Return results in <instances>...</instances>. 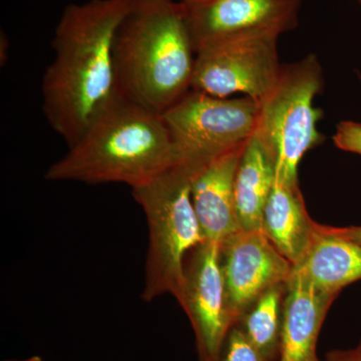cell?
<instances>
[{"label": "cell", "instance_id": "obj_23", "mask_svg": "<svg viewBox=\"0 0 361 361\" xmlns=\"http://www.w3.org/2000/svg\"><path fill=\"white\" fill-rule=\"evenodd\" d=\"M156 1H168V0H156Z\"/></svg>", "mask_w": 361, "mask_h": 361}, {"label": "cell", "instance_id": "obj_3", "mask_svg": "<svg viewBox=\"0 0 361 361\" xmlns=\"http://www.w3.org/2000/svg\"><path fill=\"white\" fill-rule=\"evenodd\" d=\"M178 164L163 116L120 99L99 116L63 158L47 169V180L144 186Z\"/></svg>", "mask_w": 361, "mask_h": 361}, {"label": "cell", "instance_id": "obj_20", "mask_svg": "<svg viewBox=\"0 0 361 361\" xmlns=\"http://www.w3.org/2000/svg\"><path fill=\"white\" fill-rule=\"evenodd\" d=\"M330 232L341 236L342 238L350 240L361 245V226H350V227H331L327 226Z\"/></svg>", "mask_w": 361, "mask_h": 361}, {"label": "cell", "instance_id": "obj_5", "mask_svg": "<svg viewBox=\"0 0 361 361\" xmlns=\"http://www.w3.org/2000/svg\"><path fill=\"white\" fill-rule=\"evenodd\" d=\"M322 70L314 54L283 66L274 89L260 106L255 134L276 166V180L298 185L304 155L322 141L317 129L322 111L313 106L322 87Z\"/></svg>", "mask_w": 361, "mask_h": 361}, {"label": "cell", "instance_id": "obj_8", "mask_svg": "<svg viewBox=\"0 0 361 361\" xmlns=\"http://www.w3.org/2000/svg\"><path fill=\"white\" fill-rule=\"evenodd\" d=\"M176 299L193 327L199 360L216 361L235 325L228 307L219 244L206 240L190 251Z\"/></svg>", "mask_w": 361, "mask_h": 361}, {"label": "cell", "instance_id": "obj_4", "mask_svg": "<svg viewBox=\"0 0 361 361\" xmlns=\"http://www.w3.org/2000/svg\"><path fill=\"white\" fill-rule=\"evenodd\" d=\"M195 175L175 165L148 184L132 189L149 228L142 298L151 302L164 294H179L186 256L206 241L192 201Z\"/></svg>", "mask_w": 361, "mask_h": 361}, {"label": "cell", "instance_id": "obj_6", "mask_svg": "<svg viewBox=\"0 0 361 361\" xmlns=\"http://www.w3.org/2000/svg\"><path fill=\"white\" fill-rule=\"evenodd\" d=\"M260 106L248 97H217L190 90L164 113L178 164L195 176L216 159L245 146L257 129Z\"/></svg>", "mask_w": 361, "mask_h": 361}, {"label": "cell", "instance_id": "obj_18", "mask_svg": "<svg viewBox=\"0 0 361 361\" xmlns=\"http://www.w3.org/2000/svg\"><path fill=\"white\" fill-rule=\"evenodd\" d=\"M334 145L342 151L361 155V123L343 121L337 125Z\"/></svg>", "mask_w": 361, "mask_h": 361}, {"label": "cell", "instance_id": "obj_14", "mask_svg": "<svg viewBox=\"0 0 361 361\" xmlns=\"http://www.w3.org/2000/svg\"><path fill=\"white\" fill-rule=\"evenodd\" d=\"M316 225L306 211L298 185L275 180L263 213L261 231L292 265L298 264L310 250Z\"/></svg>", "mask_w": 361, "mask_h": 361}, {"label": "cell", "instance_id": "obj_16", "mask_svg": "<svg viewBox=\"0 0 361 361\" xmlns=\"http://www.w3.org/2000/svg\"><path fill=\"white\" fill-rule=\"evenodd\" d=\"M286 283L266 290L237 322V326L266 361L279 356Z\"/></svg>", "mask_w": 361, "mask_h": 361}, {"label": "cell", "instance_id": "obj_11", "mask_svg": "<svg viewBox=\"0 0 361 361\" xmlns=\"http://www.w3.org/2000/svg\"><path fill=\"white\" fill-rule=\"evenodd\" d=\"M245 146L216 159L195 176L192 182V201L207 241L220 244L242 230L234 184Z\"/></svg>", "mask_w": 361, "mask_h": 361}, {"label": "cell", "instance_id": "obj_19", "mask_svg": "<svg viewBox=\"0 0 361 361\" xmlns=\"http://www.w3.org/2000/svg\"><path fill=\"white\" fill-rule=\"evenodd\" d=\"M322 361H361V341L355 348L332 351Z\"/></svg>", "mask_w": 361, "mask_h": 361}, {"label": "cell", "instance_id": "obj_13", "mask_svg": "<svg viewBox=\"0 0 361 361\" xmlns=\"http://www.w3.org/2000/svg\"><path fill=\"white\" fill-rule=\"evenodd\" d=\"M292 274L317 290L337 296L344 287L361 280V245L317 224L310 250L293 266Z\"/></svg>", "mask_w": 361, "mask_h": 361}, {"label": "cell", "instance_id": "obj_9", "mask_svg": "<svg viewBox=\"0 0 361 361\" xmlns=\"http://www.w3.org/2000/svg\"><path fill=\"white\" fill-rule=\"evenodd\" d=\"M303 0H180L195 51L217 40L296 27Z\"/></svg>", "mask_w": 361, "mask_h": 361}, {"label": "cell", "instance_id": "obj_22", "mask_svg": "<svg viewBox=\"0 0 361 361\" xmlns=\"http://www.w3.org/2000/svg\"><path fill=\"white\" fill-rule=\"evenodd\" d=\"M6 361H44L40 356L35 355L32 356V357L27 358V360H6Z\"/></svg>", "mask_w": 361, "mask_h": 361}, {"label": "cell", "instance_id": "obj_21", "mask_svg": "<svg viewBox=\"0 0 361 361\" xmlns=\"http://www.w3.org/2000/svg\"><path fill=\"white\" fill-rule=\"evenodd\" d=\"M7 40L6 35H4V32L1 33V51H0V56H1V65L6 63L7 56Z\"/></svg>", "mask_w": 361, "mask_h": 361}, {"label": "cell", "instance_id": "obj_2", "mask_svg": "<svg viewBox=\"0 0 361 361\" xmlns=\"http://www.w3.org/2000/svg\"><path fill=\"white\" fill-rule=\"evenodd\" d=\"M118 96L163 115L191 90L196 51L180 2L139 0L116 32Z\"/></svg>", "mask_w": 361, "mask_h": 361}, {"label": "cell", "instance_id": "obj_12", "mask_svg": "<svg viewBox=\"0 0 361 361\" xmlns=\"http://www.w3.org/2000/svg\"><path fill=\"white\" fill-rule=\"evenodd\" d=\"M336 298L291 274L285 291L279 361H322L316 353L318 336Z\"/></svg>", "mask_w": 361, "mask_h": 361}, {"label": "cell", "instance_id": "obj_17", "mask_svg": "<svg viewBox=\"0 0 361 361\" xmlns=\"http://www.w3.org/2000/svg\"><path fill=\"white\" fill-rule=\"evenodd\" d=\"M216 361H266L237 325L230 329Z\"/></svg>", "mask_w": 361, "mask_h": 361}, {"label": "cell", "instance_id": "obj_15", "mask_svg": "<svg viewBox=\"0 0 361 361\" xmlns=\"http://www.w3.org/2000/svg\"><path fill=\"white\" fill-rule=\"evenodd\" d=\"M275 180L274 159L254 134L244 148L235 177V203L243 231H261Z\"/></svg>", "mask_w": 361, "mask_h": 361}, {"label": "cell", "instance_id": "obj_1", "mask_svg": "<svg viewBox=\"0 0 361 361\" xmlns=\"http://www.w3.org/2000/svg\"><path fill=\"white\" fill-rule=\"evenodd\" d=\"M139 0H90L66 7L42 82V111L68 148L121 99L114 45Z\"/></svg>", "mask_w": 361, "mask_h": 361}, {"label": "cell", "instance_id": "obj_7", "mask_svg": "<svg viewBox=\"0 0 361 361\" xmlns=\"http://www.w3.org/2000/svg\"><path fill=\"white\" fill-rule=\"evenodd\" d=\"M278 39L275 35H251L199 47L191 90L217 97L242 94L260 104L274 89L283 68Z\"/></svg>", "mask_w": 361, "mask_h": 361}, {"label": "cell", "instance_id": "obj_10", "mask_svg": "<svg viewBox=\"0 0 361 361\" xmlns=\"http://www.w3.org/2000/svg\"><path fill=\"white\" fill-rule=\"evenodd\" d=\"M228 307L235 324L245 311L275 285L286 283L293 265L262 231L235 233L219 244Z\"/></svg>", "mask_w": 361, "mask_h": 361}, {"label": "cell", "instance_id": "obj_24", "mask_svg": "<svg viewBox=\"0 0 361 361\" xmlns=\"http://www.w3.org/2000/svg\"><path fill=\"white\" fill-rule=\"evenodd\" d=\"M357 1H358V2H360V4H361V0H357Z\"/></svg>", "mask_w": 361, "mask_h": 361}]
</instances>
